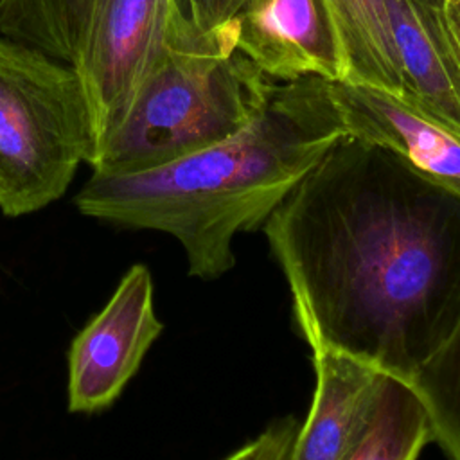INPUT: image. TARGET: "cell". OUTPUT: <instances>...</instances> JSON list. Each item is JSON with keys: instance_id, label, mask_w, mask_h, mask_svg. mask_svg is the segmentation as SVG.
I'll list each match as a JSON object with an SVG mask.
<instances>
[{"instance_id": "5b68a950", "label": "cell", "mask_w": 460, "mask_h": 460, "mask_svg": "<svg viewBox=\"0 0 460 460\" xmlns=\"http://www.w3.org/2000/svg\"><path fill=\"white\" fill-rule=\"evenodd\" d=\"M172 29L171 0H92L72 66L90 104L93 149L122 120L164 58Z\"/></svg>"}, {"instance_id": "9a60e30c", "label": "cell", "mask_w": 460, "mask_h": 460, "mask_svg": "<svg viewBox=\"0 0 460 460\" xmlns=\"http://www.w3.org/2000/svg\"><path fill=\"white\" fill-rule=\"evenodd\" d=\"M248 0H171L174 29L183 40L235 50L232 29Z\"/></svg>"}, {"instance_id": "6da1fadb", "label": "cell", "mask_w": 460, "mask_h": 460, "mask_svg": "<svg viewBox=\"0 0 460 460\" xmlns=\"http://www.w3.org/2000/svg\"><path fill=\"white\" fill-rule=\"evenodd\" d=\"M311 350L410 381L460 322V198L350 138L261 228Z\"/></svg>"}, {"instance_id": "3957f363", "label": "cell", "mask_w": 460, "mask_h": 460, "mask_svg": "<svg viewBox=\"0 0 460 460\" xmlns=\"http://www.w3.org/2000/svg\"><path fill=\"white\" fill-rule=\"evenodd\" d=\"M273 81L241 52L183 40L172 29L164 58L88 165L135 172L217 144L257 115Z\"/></svg>"}, {"instance_id": "ffe728a7", "label": "cell", "mask_w": 460, "mask_h": 460, "mask_svg": "<svg viewBox=\"0 0 460 460\" xmlns=\"http://www.w3.org/2000/svg\"><path fill=\"white\" fill-rule=\"evenodd\" d=\"M458 2H460V0H458Z\"/></svg>"}, {"instance_id": "ba28073f", "label": "cell", "mask_w": 460, "mask_h": 460, "mask_svg": "<svg viewBox=\"0 0 460 460\" xmlns=\"http://www.w3.org/2000/svg\"><path fill=\"white\" fill-rule=\"evenodd\" d=\"M232 45L277 81L341 79V58L323 0H248Z\"/></svg>"}, {"instance_id": "7a4b0ae2", "label": "cell", "mask_w": 460, "mask_h": 460, "mask_svg": "<svg viewBox=\"0 0 460 460\" xmlns=\"http://www.w3.org/2000/svg\"><path fill=\"white\" fill-rule=\"evenodd\" d=\"M347 140L329 81L275 79L264 106L232 137L151 169L92 172L74 205L113 226L169 234L189 275L216 280L235 264L234 237L261 230Z\"/></svg>"}, {"instance_id": "30bf717a", "label": "cell", "mask_w": 460, "mask_h": 460, "mask_svg": "<svg viewBox=\"0 0 460 460\" xmlns=\"http://www.w3.org/2000/svg\"><path fill=\"white\" fill-rule=\"evenodd\" d=\"M388 14L402 79L399 99L460 135V56L444 4L388 0Z\"/></svg>"}, {"instance_id": "e0dca14e", "label": "cell", "mask_w": 460, "mask_h": 460, "mask_svg": "<svg viewBox=\"0 0 460 460\" xmlns=\"http://www.w3.org/2000/svg\"><path fill=\"white\" fill-rule=\"evenodd\" d=\"M444 16L449 27L453 43L460 56V2L458 0H444Z\"/></svg>"}, {"instance_id": "277c9868", "label": "cell", "mask_w": 460, "mask_h": 460, "mask_svg": "<svg viewBox=\"0 0 460 460\" xmlns=\"http://www.w3.org/2000/svg\"><path fill=\"white\" fill-rule=\"evenodd\" d=\"M93 146L75 68L0 36V212L18 217L59 199Z\"/></svg>"}, {"instance_id": "52a82bcc", "label": "cell", "mask_w": 460, "mask_h": 460, "mask_svg": "<svg viewBox=\"0 0 460 460\" xmlns=\"http://www.w3.org/2000/svg\"><path fill=\"white\" fill-rule=\"evenodd\" d=\"M352 142L383 149L422 180L460 198V135L385 90L329 81Z\"/></svg>"}, {"instance_id": "7c38bea8", "label": "cell", "mask_w": 460, "mask_h": 460, "mask_svg": "<svg viewBox=\"0 0 460 460\" xmlns=\"http://www.w3.org/2000/svg\"><path fill=\"white\" fill-rule=\"evenodd\" d=\"M92 0H0V32L74 63Z\"/></svg>"}, {"instance_id": "8fae6325", "label": "cell", "mask_w": 460, "mask_h": 460, "mask_svg": "<svg viewBox=\"0 0 460 460\" xmlns=\"http://www.w3.org/2000/svg\"><path fill=\"white\" fill-rule=\"evenodd\" d=\"M340 58L341 79L401 97L402 79L388 0H323Z\"/></svg>"}, {"instance_id": "5bb4252c", "label": "cell", "mask_w": 460, "mask_h": 460, "mask_svg": "<svg viewBox=\"0 0 460 460\" xmlns=\"http://www.w3.org/2000/svg\"><path fill=\"white\" fill-rule=\"evenodd\" d=\"M408 385L426 408L431 440L451 460H460V322Z\"/></svg>"}, {"instance_id": "ac0fdd59", "label": "cell", "mask_w": 460, "mask_h": 460, "mask_svg": "<svg viewBox=\"0 0 460 460\" xmlns=\"http://www.w3.org/2000/svg\"><path fill=\"white\" fill-rule=\"evenodd\" d=\"M289 451H291V446H289V447H286V449H280L279 453H275V455H273V456H270L268 460H288Z\"/></svg>"}, {"instance_id": "2e32d148", "label": "cell", "mask_w": 460, "mask_h": 460, "mask_svg": "<svg viewBox=\"0 0 460 460\" xmlns=\"http://www.w3.org/2000/svg\"><path fill=\"white\" fill-rule=\"evenodd\" d=\"M298 426L300 422L291 415L273 420L261 435H257L253 440L246 442L223 460H268L280 449H286L293 444Z\"/></svg>"}, {"instance_id": "4fadbf2b", "label": "cell", "mask_w": 460, "mask_h": 460, "mask_svg": "<svg viewBox=\"0 0 460 460\" xmlns=\"http://www.w3.org/2000/svg\"><path fill=\"white\" fill-rule=\"evenodd\" d=\"M429 440L422 401L406 381L390 377L377 419L350 460H417Z\"/></svg>"}, {"instance_id": "d6986e66", "label": "cell", "mask_w": 460, "mask_h": 460, "mask_svg": "<svg viewBox=\"0 0 460 460\" xmlns=\"http://www.w3.org/2000/svg\"><path fill=\"white\" fill-rule=\"evenodd\" d=\"M426 2H429V4H435V5H442V4H444V0H426Z\"/></svg>"}, {"instance_id": "9c48e42d", "label": "cell", "mask_w": 460, "mask_h": 460, "mask_svg": "<svg viewBox=\"0 0 460 460\" xmlns=\"http://www.w3.org/2000/svg\"><path fill=\"white\" fill-rule=\"evenodd\" d=\"M311 352L313 402L288 460H350L377 419L392 376L338 350Z\"/></svg>"}, {"instance_id": "8992f818", "label": "cell", "mask_w": 460, "mask_h": 460, "mask_svg": "<svg viewBox=\"0 0 460 460\" xmlns=\"http://www.w3.org/2000/svg\"><path fill=\"white\" fill-rule=\"evenodd\" d=\"M162 331L151 271L146 264H133L102 309L70 341L68 411L93 415L108 410L138 372Z\"/></svg>"}]
</instances>
